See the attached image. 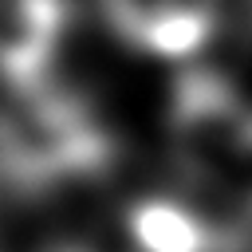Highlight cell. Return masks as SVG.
<instances>
[{
    "mask_svg": "<svg viewBox=\"0 0 252 252\" xmlns=\"http://www.w3.org/2000/svg\"><path fill=\"white\" fill-rule=\"evenodd\" d=\"M220 252H252V193L244 197L236 220L220 228Z\"/></svg>",
    "mask_w": 252,
    "mask_h": 252,
    "instance_id": "8992f818",
    "label": "cell"
},
{
    "mask_svg": "<svg viewBox=\"0 0 252 252\" xmlns=\"http://www.w3.org/2000/svg\"><path fill=\"white\" fill-rule=\"evenodd\" d=\"M114 161V138L94 106L51 79L0 94V181L51 189L87 181Z\"/></svg>",
    "mask_w": 252,
    "mask_h": 252,
    "instance_id": "6da1fadb",
    "label": "cell"
},
{
    "mask_svg": "<svg viewBox=\"0 0 252 252\" xmlns=\"http://www.w3.org/2000/svg\"><path fill=\"white\" fill-rule=\"evenodd\" d=\"M134 252H220V228L177 197H138L122 217Z\"/></svg>",
    "mask_w": 252,
    "mask_h": 252,
    "instance_id": "5b68a950",
    "label": "cell"
},
{
    "mask_svg": "<svg viewBox=\"0 0 252 252\" xmlns=\"http://www.w3.org/2000/svg\"><path fill=\"white\" fill-rule=\"evenodd\" d=\"M98 12L122 43L169 63L197 59L220 24V0H98Z\"/></svg>",
    "mask_w": 252,
    "mask_h": 252,
    "instance_id": "3957f363",
    "label": "cell"
},
{
    "mask_svg": "<svg viewBox=\"0 0 252 252\" xmlns=\"http://www.w3.org/2000/svg\"><path fill=\"white\" fill-rule=\"evenodd\" d=\"M248 8H252V0H248Z\"/></svg>",
    "mask_w": 252,
    "mask_h": 252,
    "instance_id": "52a82bcc",
    "label": "cell"
},
{
    "mask_svg": "<svg viewBox=\"0 0 252 252\" xmlns=\"http://www.w3.org/2000/svg\"><path fill=\"white\" fill-rule=\"evenodd\" d=\"M169 150L197 181H252V98L220 71L185 67L169 91ZM252 193V189H248Z\"/></svg>",
    "mask_w": 252,
    "mask_h": 252,
    "instance_id": "7a4b0ae2",
    "label": "cell"
},
{
    "mask_svg": "<svg viewBox=\"0 0 252 252\" xmlns=\"http://www.w3.org/2000/svg\"><path fill=\"white\" fill-rule=\"evenodd\" d=\"M71 20V0H0V87L51 79Z\"/></svg>",
    "mask_w": 252,
    "mask_h": 252,
    "instance_id": "277c9868",
    "label": "cell"
}]
</instances>
